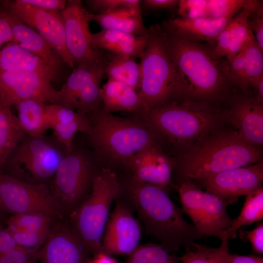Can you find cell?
Returning <instances> with one entry per match:
<instances>
[{"mask_svg":"<svg viewBox=\"0 0 263 263\" xmlns=\"http://www.w3.org/2000/svg\"><path fill=\"white\" fill-rule=\"evenodd\" d=\"M125 165L132 172V181L164 188L171 183L173 163L158 145L137 152Z\"/></svg>","mask_w":263,"mask_h":263,"instance_id":"cell-20","label":"cell"},{"mask_svg":"<svg viewBox=\"0 0 263 263\" xmlns=\"http://www.w3.org/2000/svg\"><path fill=\"white\" fill-rule=\"evenodd\" d=\"M223 72L232 87H236L242 93L248 94L245 78V61L243 50L230 59H221Z\"/></svg>","mask_w":263,"mask_h":263,"instance_id":"cell-35","label":"cell"},{"mask_svg":"<svg viewBox=\"0 0 263 263\" xmlns=\"http://www.w3.org/2000/svg\"><path fill=\"white\" fill-rule=\"evenodd\" d=\"M47 104L41 99L31 98L21 100L13 106L19 123L26 134L41 136L50 129L46 111Z\"/></svg>","mask_w":263,"mask_h":263,"instance_id":"cell-28","label":"cell"},{"mask_svg":"<svg viewBox=\"0 0 263 263\" xmlns=\"http://www.w3.org/2000/svg\"><path fill=\"white\" fill-rule=\"evenodd\" d=\"M1 6L10 14L37 32L58 53L72 70L73 61L66 46L61 11L42 10L21 2L5 0Z\"/></svg>","mask_w":263,"mask_h":263,"instance_id":"cell-14","label":"cell"},{"mask_svg":"<svg viewBox=\"0 0 263 263\" xmlns=\"http://www.w3.org/2000/svg\"><path fill=\"white\" fill-rule=\"evenodd\" d=\"M3 72L35 73L52 83L59 81L65 73L15 42L8 43L0 51V73Z\"/></svg>","mask_w":263,"mask_h":263,"instance_id":"cell-21","label":"cell"},{"mask_svg":"<svg viewBox=\"0 0 263 263\" xmlns=\"http://www.w3.org/2000/svg\"><path fill=\"white\" fill-rule=\"evenodd\" d=\"M162 29L181 80L183 96L213 105L225 102L232 86L223 72L222 58L215 57L210 47Z\"/></svg>","mask_w":263,"mask_h":263,"instance_id":"cell-1","label":"cell"},{"mask_svg":"<svg viewBox=\"0 0 263 263\" xmlns=\"http://www.w3.org/2000/svg\"><path fill=\"white\" fill-rule=\"evenodd\" d=\"M31 98L56 104L58 90L49 79L37 74L0 73V104L11 107L21 100Z\"/></svg>","mask_w":263,"mask_h":263,"instance_id":"cell-18","label":"cell"},{"mask_svg":"<svg viewBox=\"0 0 263 263\" xmlns=\"http://www.w3.org/2000/svg\"><path fill=\"white\" fill-rule=\"evenodd\" d=\"M142 227L130 206L117 199L103 235L102 252L109 255H130L139 245Z\"/></svg>","mask_w":263,"mask_h":263,"instance_id":"cell-16","label":"cell"},{"mask_svg":"<svg viewBox=\"0 0 263 263\" xmlns=\"http://www.w3.org/2000/svg\"><path fill=\"white\" fill-rule=\"evenodd\" d=\"M140 115L157 135L184 152L214 131L220 112L215 105L181 97L150 109Z\"/></svg>","mask_w":263,"mask_h":263,"instance_id":"cell-4","label":"cell"},{"mask_svg":"<svg viewBox=\"0 0 263 263\" xmlns=\"http://www.w3.org/2000/svg\"><path fill=\"white\" fill-rule=\"evenodd\" d=\"M129 202L142 222L145 232L156 239L168 252L190 248L201 234L184 218L164 188L131 180Z\"/></svg>","mask_w":263,"mask_h":263,"instance_id":"cell-2","label":"cell"},{"mask_svg":"<svg viewBox=\"0 0 263 263\" xmlns=\"http://www.w3.org/2000/svg\"><path fill=\"white\" fill-rule=\"evenodd\" d=\"M14 42L10 22L2 7L0 6V51L5 43Z\"/></svg>","mask_w":263,"mask_h":263,"instance_id":"cell-46","label":"cell"},{"mask_svg":"<svg viewBox=\"0 0 263 263\" xmlns=\"http://www.w3.org/2000/svg\"><path fill=\"white\" fill-rule=\"evenodd\" d=\"M46 113L53 135L68 152L73 147L76 133L88 134L91 123L87 114L57 104L48 103Z\"/></svg>","mask_w":263,"mask_h":263,"instance_id":"cell-22","label":"cell"},{"mask_svg":"<svg viewBox=\"0 0 263 263\" xmlns=\"http://www.w3.org/2000/svg\"><path fill=\"white\" fill-rule=\"evenodd\" d=\"M96 174L89 154L74 143L49 184L64 217H69L88 197Z\"/></svg>","mask_w":263,"mask_h":263,"instance_id":"cell-9","label":"cell"},{"mask_svg":"<svg viewBox=\"0 0 263 263\" xmlns=\"http://www.w3.org/2000/svg\"><path fill=\"white\" fill-rule=\"evenodd\" d=\"M39 249L30 248L17 245L7 253L14 263H36L38 260Z\"/></svg>","mask_w":263,"mask_h":263,"instance_id":"cell-42","label":"cell"},{"mask_svg":"<svg viewBox=\"0 0 263 263\" xmlns=\"http://www.w3.org/2000/svg\"><path fill=\"white\" fill-rule=\"evenodd\" d=\"M26 134L11 107L0 104V172Z\"/></svg>","mask_w":263,"mask_h":263,"instance_id":"cell-30","label":"cell"},{"mask_svg":"<svg viewBox=\"0 0 263 263\" xmlns=\"http://www.w3.org/2000/svg\"><path fill=\"white\" fill-rule=\"evenodd\" d=\"M178 2V0H142L140 6L141 10H172L177 8Z\"/></svg>","mask_w":263,"mask_h":263,"instance_id":"cell-45","label":"cell"},{"mask_svg":"<svg viewBox=\"0 0 263 263\" xmlns=\"http://www.w3.org/2000/svg\"><path fill=\"white\" fill-rule=\"evenodd\" d=\"M1 208V206L0 205V212Z\"/></svg>","mask_w":263,"mask_h":263,"instance_id":"cell-53","label":"cell"},{"mask_svg":"<svg viewBox=\"0 0 263 263\" xmlns=\"http://www.w3.org/2000/svg\"><path fill=\"white\" fill-rule=\"evenodd\" d=\"M231 94L226 108L220 112L238 134L249 144L261 149L263 145V104L242 92Z\"/></svg>","mask_w":263,"mask_h":263,"instance_id":"cell-17","label":"cell"},{"mask_svg":"<svg viewBox=\"0 0 263 263\" xmlns=\"http://www.w3.org/2000/svg\"><path fill=\"white\" fill-rule=\"evenodd\" d=\"M50 230L51 228L38 231L24 232L9 230L18 245L30 248L39 249L46 241Z\"/></svg>","mask_w":263,"mask_h":263,"instance_id":"cell-38","label":"cell"},{"mask_svg":"<svg viewBox=\"0 0 263 263\" xmlns=\"http://www.w3.org/2000/svg\"><path fill=\"white\" fill-rule=\"evenodd\" d=\"M2 8L10 22L15 43L60 71L65 72L66 67L70 68L41 35Z\"/></svg>","mask_w":263,"mask_h":263,"instance_id":"cell-23","label":"cell"},{"mask_svg":"<svg viewBox=\"0 0 263 263\" xmlns=\"http://www.w3.org/2000/svg\"><path fill=\"white\" fill-rule=\"evenodd\" d=\"M140 58L141 83L137 93L145 112L183 97L181 80L167 49L160 25L155 24L148 28L147 45Z\"/></svg>","mask_w":263,"mask_h":263,"instance_id":"cell-6","label":"cell"},{"mask_svg":"<svg viewBox=\"0 0 263 263\" xmlns=\"http://www.w3.org/2000/svg\"><path fill=\"white\" fill-rule=\"evenodd\" d=\"M235 14L217 19L177 18L164 21L160 26L163 29L186 39L198 42H215Z\"/></svg>","mask_w":263,"mask_h":263,"instance_id":"cell-24","label":"cell"},{"mask_svg":"<svg viewBox=\"0 0 263 263\" xmlns=\"http://www.w3.org/2000/svg\"><path fill=\"white\" fill-rule=\"evenodd\" d=\"M247 23L253 32L256 41L263 51V1L258 0L248 16Z\"/></svg>","mask_w":263,"mask_h":263,"instance_id":"cell-41","label":"cell"},{"mask_svg":"<svg viewBox=\"0 0 263 263\" xmlns=\"http://www.w3.org/2000/svg\"><path fill=\"white\" fill-rule=\"evenodd\" d=\"M248 87H252L255 92L254 97L258 102L263 104V76L251 82Z\"/></svg>","mask_w":263,"mask_h":263,"instance_id":"cell-50","label":"cell"},{"mask_svg":"<svg viewBox=\"0 0 263 263\" xmlns=\"http://www.w3.org/2000/svg\"><path fill=\"white\" fill-rule=\"evenodd\" d=\"M87 115L89 144L96 152L112 160L125 165L137 152L158 145V135L146 121L119 117L101 108Z\"/></svg>","mask_w":263,"mask_h":263,"instance_id":"cell-5","label":"cell"},{"mask_svg":"<svg viewBox=\"0 0 263 263\" xmlns=\"http://www.w3.org/2000/svg\"><path fill=\"white\" fill-rule=\"evenodd\" d=\"M194 182L228 205L237 202L240 197L262 188L263 159L252 165L224 171Z\"/></svg>","mask_w":263,"mask_h":263,"instance_id":"cell-15","label":"cell"},{"mask_svg":"<svg viewBox=\"0 0 263 263\" xmlns=\"http://www.w3.org/2000/svg\"><path fill=\"white\" fill-rule=\"evenodd\" d=\"M61 13L66 46L75 68L94 61L104 53L105 50L94 49L93 47L89 22L94 14L83 5L81 0H67Z\"/></svg>","mask_w":263,"mask_h":263,"instance_id":"cell-13","label":"cell"},{"mask_svg":"<svg viewBox=\"0 0 263 263\" xmlns=\"http://www.w3.org/2000/svg\"><path fill=\"white\" fill-rule=\"evenodd\" d=\"M54 221L37 213L13 214L8 221V229L13 231H38L50 229Z\"/></svg>","mask_w":263,"mask_h":263,"instance_id":"cell-34","label":"cell"},{"mask_svg":"<svg viewBox=\"0 0 263 263\" xmlns=\"http://www.w3.org/2000/svg\"><path fill=\"white\" fill-rule=\"evenodd\" d=\"M258 0H248L247 3L232 18L228 25L230 35V44L225 56L230 59L241 52L245 45L255 38L249 28L247 19Z\"/></svg>","mask_w":263,"mask_h":263,"instance_id":"cell-32","label":"cell"},{"mask_svg":"<svg viewBox=\"0 0 263 263\" xmlns=\"http://www.w3.org/2000/svg\"><path fill=\"white\" fill-rule=\"evenodd\" d=\"M228 262V263H263V258L255 256L233 254L229 252Z\"/></svg>","mask_w":263,"mask_h":263,"instance_id":"cell-49","label":"cell"},{"mask_svg":"<svg viewBox=\"0 0 263 263\" xmlns=\"http://www.w3.org/2000/svg\"><path fill=\"white\" fill-rule=\"evenodd\" d=\"M148 34L138 36L108 29L92 34L94 49H101L133 58H140L147 45Z\"/></svg>","mask_w":263,"mask_h":263,"instance_id":"cell-25","label":"cell"},{"mask_svg":"<svg viewBox=\"0 0 263 263\" xmlns=\"http://www.w3.org/2000/svg\"><path fill=\"white\" fill-rule=\"evenodd\" d=\"M263 218V187L246 196L241 211L225 231L228 240L236 237L237 231L242 226L250 225Z\"/></svg>","mask_w":263,"mask_h":263,"instance_id":"cell-33","label":"cell"},{"mask_svg":"<svg viewBox=\"0 0 263 263\" xmlns=\"http://www.w3.org/2000/svg\"><path fill=\"white\" fill-rule=\"evenodd\" d=\"M190 248L178 258L181 263H212L215 248L194 243Z\"/></svg>","mask_w":263,"mask_h":263,"instance_id":"cell-39","label":"cell"},{"mask_svg":"<svg viewBox=\"0 0 263 263\" xmlns=\"http://www.w3.org/2000/svg\"><path fill=\"white\" fill-rule=\"evenodd\" d=\"M55 224L39 250L40 263H88L91 253L71 225L63 220Z\"/></svg>","mask_w":263,"mask_h":263,"instance_id":"cell-19","label":"cell"},{"mask_svg":"<svg viewBox=\"0 0 263 263\" xmlns=\"http://www.w3.org/2000/svg\"><path fill=\"white\" fill-rule=\"evenodd\" d=\"M68 152L53 134L39 136L26 134L4 167L9 169L10 174L8 175L21 181L49 185Z\"/></svg>","mask_w":263,"mask_h":263,"instance_id":"cell-8","label":"cell"},{"mask_svg":"<svg viewBox=\"0 0 263 263\" xmlns=\"http://www.w3.org/2000/svg\"><path fill=\"white\" fill-rule=\"evenodd\" d=\"M245 239L248 241L253 251L259 254L263 253V224H259L254 229L241 232Z\"/></svg>","mask_w":263,"mask_h":263,"instance_id":"cell-43","label":"cell"},{"mask_svg":"<svg viewBox=\"0 0 263 263\" xmlns=\"http://www.w3.org/2000/svg\"><path fill=\"white\" fill-rule=\"evenodd\" d=\"M101 109L112 113L121 111L141 115L145 111L137 92L122 83L108 79L101 87Z\"/></svg>","mask_w":263,"mask_h":263,"instance_id":"cell-26","label":"cell"},{"mask_svg":"<svg viewBox=\"0 0 263 263\" xmlns=\"http://www.w3.org/2000/svg\"><path fill=\"white\" fill-rule=\"evenodd\" d=\"M228 240L221 241L220 245L218 247L215 248L212 263H228Z\"/></svg>","mask_w":263,"mask_h":263,"instance_id":"cell-48","label":"cell"},{"mask_svg":"<svg viewBox=\"0 0 263 263\" xmlns=\"http://www.w3.org/2000/svg\"><path fill=\"white\" fill-rule=\"evenodd\" d=\"M177 261L160 244H150L138 246L129 255L127 263H177Z\"/></svg>","mask_w":263,"mask_h":263,"instance_id":"cell-36","label":"cell"},{"mask_svg":"<svg viewBox=\"0 0 263 263\" xmlns=\"http://www.w3.org/2000/svg\"><path fill=\"white\" fill-rule=\"evenodd\" d=\"M18 244L9 230L0 229V255L7 253Z\"/></svg>","mask_w":263,"mask_h":263,"instance_id":"cell-47","label":"cell"},{"mask_svg":"<svg viewBox=\"0 0 263 263\" xmlns=\"http://www.w3.org/2000/svg\"><path fill=\"white\" fill-rule=\"evenodd\" d=\"M248 0H188L184 6L187 19H217L235 14Z\"/></svg>","mask_w":263,"mask_h":263,"instance_id":"cell-29","label":"cell"},{"mask_svg":"<svg viewBox=\"0 0 263 263\" xmlns=\"http://www.w3.org/2000/svg\"><path fill=\"white\" fill-rule=\"evenodd\" d=\"M176 187L182 211L189 217L197 230L204 236L228 240L225 231L233 221L226 212L228 205L217 195L203 190L193 181H182Z\"/></svg>","mask_w":263,"mask_h":263,"instance_id":"cell-10","label":"cell"},{"mask_svg":"<svg viewBox=\"0 0 263 263\" xmlns=\"http://www.w3.org/2000/svg\"></svg>","mask_w":263,"mask_h":263,"instance_id":"cell-54","label":"cell"},{"mask_svg":"<svg viewBox=\"0 0 263 263\" xmlns=\"http://www.w3.org/2000/svg\"><path fill=\"white\" fill-rule=\"evenodd\" d=\"M107 63L105 51L94 61L75 68L58 90L56 104L86 114L101 109L100 84Z\"/></svg>","mask_w":263,"mask_h":263,"instance_id":"cell-11","label":"cell"},{"mask_svg":"<svg viewBox=\"0 0 263 263\" xmlns=\"http://www.w3.org/2000/svg\"><path fill=\"white\" fill-rule=\"evenodd\" d=\"M139 0H87V10L92 14L110 13L120 8L133 5Z\"/></svg>","mask_w":263,"mask_h":263,"instance_id":"cell-40","label":"cell"},{"mask_svg":"<svg viewBox=\"0 0 263 263\" xmlns=\"http://www.w3.org/2000/svg\"><path fill=\"white\" fill-rule=\"evenodd\" d=\"M0 205L13 214L40 213L55 222L64 218L49 185L25 182L1 172Z\"/></svg>","mask_w":263,"mask_h":263,"instance_id":"cell-12","label":"cell"},{"mask_svg":"<svg viewBox=\"0 0 263 263\" xmlns=\"http://www.w3.org/2000/svg\"><path fill=\"white\" fill-rule=\"evenodd\" d=\"M262 154L236 131H214L183 152L177 165L179 183L255 164Z\"/></svg>","mask_w":263,"mask_h":263,"instance_id":"cell-3","label":"cell"},{"mask_svg":"<svg viewBox=\"0 0 263 263\" xmlns=\"http://www.w3.org/2000/svg\"><path fill=\"white\" fill-rule=\"evenodd\" d=\"M243 51L245 61V78L248 87L251 82L263 76V51L259 48L255 38L245 45Z\"/></svg>","mask_w":263,"mask_h":263,"instance_id":"cell-37","label":"cell"},{"mask_svg":"<svg viewBox=\"0 0 263 263\" xmlns=\"http://www.w3.org/2000/svg\"><path fill=\"white\" fill-rule=\"evenodd\" d=\"M122 189L116 174L103 168L94 177L88 197L69 216L71 226L94 256L102 252L111 205L120 197Z\"/></svg>","mask_w":263,"mask_h":263,"instance_id":"cell-7","label":"cell"},{"mask_svg":"<svg viewBox=\"0 0 263 263\" xmlns=\"http://www.w3.org/2000/svg\"><path fill=\"white\" fill-rule=\"evenodd\" d=\"M21 2L44 10L61 11L65 7L64 0H19Z\"/></svg>","mask_w":263,"mask_h":263,"instance_id":"cell-44","label":"cell"},{"mask_svg":"<svg viewBox=\"0 0 263 263\" xmlns=\"http://www.w3.org/2000/svg\"><path fill=\"white\" fill-rule=\"evenodd\" d=\"M0 263H14L8 253L0 255Z\"/></svg>","mask_w":263,"mask_h":263,"instance_id":"cell-52","label":"cell"},{"mask_svg":"<svg viewBox=\"0 0 263 263\" xmlns=\"http://www.w3.org/2000/svg\"><path fill=\"white\" fill-rule=\"evenodd\" d=\"M140 1L110 13L94 14L92 20L99 24L103 29L145 36L148 33V28L143 22Z\"/></svg>","mask_w":263,"mask_h":263,"instance_id":"cell-27","label":"cell"},{"mask_svg":"<svg viewBox=\"0 0 263 263\" xmlns=\"http://www.w3.org/2000/svg\"><path fill=\"white\" fill-rule=\"evenodd\" d=\"M108 63L105 75L138 92L141 83L140 64L132 57L106 51Z\"/></svg>","mask_w":263,"mask_h":263,"instance_id":"cell-31","label":"cell"},{"mask_svg":"<svg viewBox=\"0 0 263 263\" xmlns=\"http://www.w3.org/2000/svg\"><path fill=\"white\" fill-rule=\"evenodd\" d=\"M88 263H117V262L110 255L103 252H100L94 256L92 260H90Z\"/></svg>","mask_w":263,"mask_h":263,"instance_id":"cell-51","label":"cell"}]
</instances>
